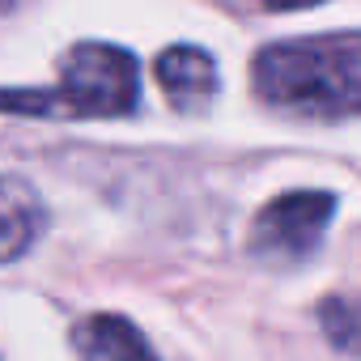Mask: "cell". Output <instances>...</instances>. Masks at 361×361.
Masks as SVG:
<instances>
[{
    "instance_id": "cell-1",
    "label": "cell",
    "mask_w": 361,
    "mask_h": 361,
    "mask_svg": "<svg viewBox=\"0 0 361 361\" xmlns=\"http://www.w3.org/2000/svg\"><path fill=\"white\" fill-rule=\"evenodd\" d=\"M255 94L302 119L361 115V35H314L268 43L251 68Z\"/></svg>"
},
{
    "instance_id": "cell-2",
    "label": "cell",
    "mask_w": 361,
    "mask_h": 361,
    "mask_svg": "<svg viewBox=\"0 0 361 361\" xmlns=\"http://www.w3.org/2000/svg\"><path fill=\"white\" fill-rule=\"evenodd\" d=\"M140 68L136 56L115 43H77L64 56L56 90H0L5 115L39 119H115L136 111Z\"/></svg>"
},
{
    "instance_id": "cell-3",
    "label": "cell",
    "mask_w": 361,
    "mask_h": 361,
    "mask_svg": "<svg viewBox=\"0 0 361 361\" xmlns=\"http://www.w3.org/2000/svg\"><path fill=\"white\" fill-rule=\"evenodd\" d=\"M331 213H336V200L327 192H289V196H276L251 221V255L272 259V264H298V259H306L319 247Z\"/></svg>"
},
{
    "instance_id": "cell-4",
    "label": "cell",
    "mask_w": 361,
    "mask_h": 361,
    "mask_svg": "<svg viewBox=\"0 0 361 361\" xmlns=\"http://www.w3.org/2000/svg\"><path fill=\"white\" fill-rule=\"evenodd\" d=\"M47 226V209L39 192L18 174H0V264H9L35 247Z\"/></svg>"
},
{
    "instance_id": "cell-5",
    "label": "cell",
    "mask_w": 361,
    "mask_h": 361,
    "mask_svg": "<svg viewBox=\"0 0 361 361\" xmlns=\"http://www.w3.org/2000/svg\"><path fill=\"white\" fill-rule=\"evenodd\" d=\"M77 361H157L145 331L119 314H90L73 327Z\"/></svg>"
},
{
    "instance_id": "cell-6",
    "label": "cell",
    "mask_w": 361,
    "mask_h": 361,
    "mask_svg": "<svg viewBox=\"0 0 361 361\" xmlns=\"http://www.w3.org/2000/svg\"><path fill=\"white\" fill-rule=\"evenodd\" d=\"M157 85L178 111H192V106H204L221 81H217V64L204 47H170L157 60Z\"/></svg>"
},
{
    "instance_id": "cell-7",
    "label": "cell",
    "mask_w": 361,
    "mask_h": 361,
    "mask_svg": "<svg viewBox=\"0 0 361 361\" xmlns=\"http://www.w3.org/2000/svg\"><path fill=\"white\" fill-rule=\"evenodd\" d=\"M319 323L327 331V340L340 353H361V302L348 298H327L319 306Z\"/></svg>"
}]
</instances>
